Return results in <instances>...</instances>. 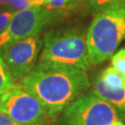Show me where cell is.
<instances>
[{"label":"cell","instance_id":"obj_5","mask_svg":"<svg viewBox=\"0 0 125 125\" xmlns=\"http://www.w3.org/2000/svg\"><path fill=\"white\" fill-rule=\"evenodd\" d=\"M0 110L19 125H41L50 120L45 104L19 82L0 95Z\"/></svg>","mask_w":125,"mask_h":125},{"label":"cell","instance_id":"obj_15","mask_svg":"<svg viewBox=\"0 0 125 125\" xmlns=\"http://www.w3.org/2000/svg\"><path fill=\"white\" fill-rule=\"evenodd\" d=\"M0 125H19L15 121L10 119L8 115H6L4 112L0 110Z\"/></svg>","mask_w":125,"mask_h":125},{"label":"cell","instance_id":"obj_9","mask_svg":"<svg viewBox=\"0 0 125 125\" xmlns=\"http://www.w3.org/2000/svg\"><path fill=\"white\" fill-rule=\"evenodd\" d=\"M43 7L65 16L71 11L85 7V4L83 0H45Z\"/></svg>","mask_w":125,"mask_h":125},{"label":"cell","instance_id":"obj_6","mask_svg":"<svg viewBox=\"0 0 125 125\" xmlns=\"http://www.w3.org/2000/svg\"><path fill=\"white\" fill-rule=\"evenodd\" d=\"M62 17L61 14L44 7H33L14 12L9 25L0 33V53L13 43L38 35Z\"/></svg>","mask_w":125,"mask_h":125},{"label":"cell","instance_id":"obj_1","mask_svg":"<svg viewBox=\"0 0 125 125\" xmlns=\"http://www.w3.org/2000/svg\"><path fill=\"white\" fill-rule=\"evenodd\" d=\"M19 83L45 104L51 121L90 86L85 71L40 62Z\"/></svg>","mask_w":125,"mask_h":125},{"label":"cell","instance_id":"obj_14","mask_svg":"<svg viewBox=\"0 0 125 125\" xmlns=\"http://www.w3.org/2000/svg\"><path fill=\"white\" fill-rule=\"evenodd\" d=\"M14 12L9 10H3L0 11V33L4 31L9 25L10 20L12 19Z\"/></svg>","mask_w":125,"mask_h":125},{"label":"cell","instance_id":"obj_10","mask_svg":"<svg viewBox=\"0 0 125 125\" xmlns=\"http://www.w3.org/2000/svg\"><path fill=\"white\" fill-rule=\"evenodd\" d=\"M16 83L17 81L14 79L3 58L0 56V95L13 87Z\"/></svg>","mask_w":125,"mask_h":125},{"label":"cell","instance_id":"obj_19","mask_svg":"<svg viewBox=\"0 0 125 125\" xmlns=\"http://www.w3.org/2000/svg\"><path fill=\"white\" fill-rule=\"evenodd\" d=\"M41 125H48V124H47L46 122H45V123H43V124H41Z\"/></svg>","mask_w":125,"mask_h":125},{"label":"cell","instance_id":"obj_2","mask_svg":"<svg viewBox=\"0 0 125 125\" xmlns=\"http://www.w3.org/2000/svg\"><path fill=\"white\" fill-rule=\"evenodd\" d=\"M90 65H98L114 55L125 40V3L95 14L86 31Z\"/></svg>","mask_w":125,"mask_h":125},{"label":"cell","instance_id":"obj_4","mask_svg":"<svg viewBox=\"0 0 125 125\" xmlns=\"http://www.w3.org/2000/svg\"><path fill=\"white\" fill-rule=\"evenodd\" d=\"M121 119L119 109L91 90L63 110L58 125H110Z\"/></svg>","mask_w":125,"mask_h":125},{"label":"cell","instance_id":"obj_3","mask_svg":"<svg viewBox=\"0 0 125 125\" xmlns=\"http://www.w3.org/2000/svg\"><path fill=\"white\" fill-rule=\"evenodd\" d=\"M39 62L86 72L90 62L84 30L68 27L46 32Z\"/></svg>","mask_w":125,"mask_h":125},{"label":"cell","instance_id":"obj_17","mask_svg":"<svg viewBox=\"0 0 125 125\" xmlns=\"http://www.w3.org/2000/svg\"><path fill=\"white\" fill-rule=\"evenodd\" d=\"M11 0H0V8L1 9H5L6 10H8L10 4Z\"/></svg>","mask_w":125,"mask_h":125},{"label":"cell","instance_id":"obj_11","mask_svg":"<svg viewBox=\"0 0 125 125\" xmlns=\"http://www.w3.org/2000/svg\"><path fill=\"white\" fill-rule=\"evenodd\" d=\"M100 77L105 82V83L110 87L119 88V87L125 86L124 78L121 75H120L111 66L105 69V71L101 73Z\"/></svg>","mask_w":125,"mask_h":125},{"label":"cell","instance_id":"obj_8","mask_svg":"<svg viewBox=\"0 0 125 125\" xmlns=\"http://www.w3.org/2000/svg\"><path fill=\"white\" fill-rule=\"evenodd\" d=\"M92 90L117 109L125 113V86L119 88L110 87L99 76L94 80Z\"/></svg>","mask_w":125,"mask_h":125},{"label":"cell","instance_id":"obj_16","mask_svg":"<svg viewBox=\"0 0 125 125\" xmlns=\"http://www.w3.org/2000/svg\"><path fill=\"white\" fill-rule=\"evenodd\" d=\"M31 7H43L45 4V0H27Z\"/></svg>","mask_w":125,"mask_h":125},{"label":"cell","instance_id":"obj_12","mask_svg":"<svg viewBox=\"0 0 125 125\" xmlns=\"http://www.w3.org/2000/svg\"><path fill=\"white\" fill-rule=\"evenodd\" d=\"M85 8L91 13L96 14L112 6L125 3V0H83Z\"/></svg>","mask_w":125,"mask_h":125},{"label":"cell","instance_id":"obj_13","mask_svg":"<svg viewBox=\"0 0 125 125\" xmlns=\"http://www.w3.org/2000/svg\"><path fill=\"white\" fill-rule=\"evenodd\" d=\"M111 67L120 75L125 78V48L119 50L112 56Z\"/></svg>","mask_w":125,"mask_h":125},{"label":"cell","instance_id":"obj_18","mask_svg":"<svg viewBox=\"0 0 125 125\" xmlns=\"http://www.w3.org/2000/svg\"><path fill=\"white\" fill-rule=\"evenodd\" d=\"M110 125H124V123H123V121L120 120V121H115V122L111 123Z\"/></svg>","mask_w":125,"mask_h":125},{"label":"cell","instance_id":"obj_7","mask_svg":"<svg viewBox=\"0 0 125 125\" xmlns=\"http://www.w3.org/2000/svg\"><path fill=\"white\" fill-rule=\"evenodd\" d=\"M42 48L43 38L38 34L9 45L0 56L18 82L33 71Z\"/></svg>","mask_w":125,"mask_h":125}]
</instances>
